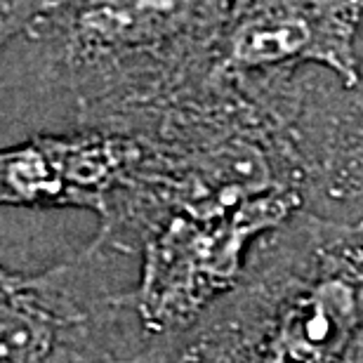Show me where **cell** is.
Instances as JSON below:
<instances>
[{
  "label": "cell",
  "mask_w": 363,
  "mask_h": 363,
  "mask_svg": "<svg viewBox=\"0 0 363 363\" xmlns=\"http://www.w3.org/2000/svg\"><path fill=\"white\" fill-rule=\"evenodd\" d=\"M137 363H363V222L283 224L227 293Z\"/></svg>",
  "instance_id": "6da1fadb"
},
{
  "label": "cell",
  "mask_w": 363,
  "mask_h": 363,
  "mask_svg": "<svg viewBox=\"0 0 363 363\" xmlns=\"http://www.w3.org/2000/svg\"><path fill=\"white\" fill-rule=\"evenodd\" d=\"M104 241L38 274H0V363H137L154 345Z\"/></svg>",
  "instance_id": "7a4b0ae2"
}]
</instances>
